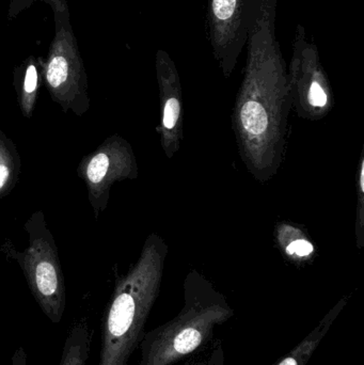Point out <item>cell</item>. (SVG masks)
I'll return each instance as SVG.
<instances>
[{
	"label": "cell",
	"mask_w": 364,
	"mask_h": 365,
	"mask_svg": "<svg viewBox=\"0 0 364 365\" xmlns=\"http://www.w3.org/2000/svg\"><path fill=\"white\" fill-rule=\"evenodd\" d=\"M278 0H245L247 60L237 101V123L251 155L279 147L281 115L291 101L288 72L276 34Z\"/></svg>",
	"instance_id": "1"
},
{
	"label": "cell",
	"mask_w": 364,
	"mask_h": 365,
	"mask_svg": "<svg viewBox=\"0 0 364 365\" xmlns=\"http://www.w3.org/2000/svg\"><path fill=\"white\" fill-rule=\"evenodd\" d=\"M162 251L155 242H147L138 263L118 281L103 317L98 365H128L140 346L160 294L164 266Z\"/></svg>",
	"instance_id": "2"
},
{
	"label": "cell",
	"mask_w": 364,
	"mask_h": 365,
	"mask_svg": "<svg viewBox=\"0 0 364 365\" xmlns=\"http://www.w3.org/2000/svg\"><path fill=\"white\" fill-rule=\"evenodd\" d=\"M234 317L222 294L200 277L185 283V302L177 317L151 331L140 343L138 365H180L213 345L214 332Z\"/></svg>",
	"instance_id": "3"
},
{
	"label": "cell",
	"mask_w": 364,
	"mask_h": 365,
	"mask_svg": "<svg viewBox=\"0 0 364 365\" xmlns=\"http://www.w3.org/2000/svg\"><path fill=\"white\" fill-rule=\"evenodd\" d=\"M55 34L44 61L43 79L51 94L64 110L83 115L89 109L88 77L71 24L70 9L53 12Z\"/></svg>",
	"instance_id": "4"
},
{
	"label": "cell",
	"mask_w": 364,
	"mask_h": 365,
	"mask_svg": "<svg viewBox=\"0 0 364 365\" xmlns=\"http://www.w3.org/2000/svg\"><path fill=\"white\" fill-rule=\"evenodd\" d=\"M28 229L30 245L19 262L41 310L51 323L59 324L66 310V287L57 249L45 223L38 227L36 215Z\"/></svg>",
	"instance_id": "5"
},
{
	"label": "cell",
	"mask_w": 364,
	"mask_h": 365,
	"mask_svg": "<svg viewBox=\"0 0 364 365\" xmlns=\"http://www.w3.org/2000/svg\"><path fill=\"white\" fill-rule=\"evenodd\" d=\"M207 19L214 57L229 77L247 43L245 0H209Z\"/></svg>",
	"instance_id": "6"
},
{
	"label": "cell",
	"mask_w": 364,
	"mask_h": 365,
	"mask_svg": "<svg viewBox=\"0 0 364 365\" xmlns=\"http://www.w3.org/2000/svg\"><path fill=\"white\" fill-rule=\"evenodd\" d=\"M134 156L123 139L110 138L80 165L94 210H103L111 185L134 173Z\"/></svg>",
	"instance_id": "7"
},
{
	"label": "cell",
	"mask_w": 364,
	"mask_h": 365,
	"mask_svg": "<svg viewBox=\"0 0 364 365\" xmlns=\"http://www.w3.org/2000/svg\"><path fill=\"white\" fill-rule=\"evenodd\" d=\"M156 74L162 94V128L167 134L175 132L181 117V83L179 73L170 55L158 49L155 58Z\"/></svg>",
	"instance_id": "8"
},
{
	"label": "cell",
	"mask_w": 364,
	"mask_h": 365,
	"mask_svg": "<svg viewBox=\"0 0 364 365\" xmlns=\"http://www.w3.org/2000/svg\"><path fill=\"white\" fill-rule=\"evenodd\" d=\"M346 299H342L339 304H336L320 322L318 325L305 336L301 343L296 345L290 353L278 360L274 365H307L310 358L322 343L323 339L327 332L331 330V326L335 323L336 319L339 317L343 307L345 306Z\"/></svg>",
	"instance_id": "9"
},
{
	"label": "cell",
	"mask_w": 364,
	"mask_h": 365,
	"mask_svg": "<svg viewBox=\"0 0 364 365\" xmlns=\"http://www.w3.org/2000/svg\"><path fill=\"white\" fill-rule=\"evenodd\" d=\"M43 70L44 60L36 56H29L15 68V87L25 117H30L33 110L41 79L43 78Z\"/></svg>",
	"instance_id": "10"
},
{
	"label": "cell",
	"mask_w": 364,
	"mask_h": 365,
	"mask_svg": "<svg viewBox=\"0 0 364 365\" xmlns=\"http://www.w3.org/2000/svg\"><path fill=\"white\" fill-rule=\"evenodd\" d=\"M91 334L83 322L75 324L62 349L59 365H85L89 359Z\"/></svg>",
	"instance_id": "11"
},
{
	"label": "cell",
	"mask_w": 364,
	"mask_h": 365,
	"mask_svg": "<svg viewBox=\"0 0 364 365\" xmlns=\"http://www.w3.org/2000/svg\"><path fill=\"white\" fill-rule=\"evenodd\" d=\"M224 362V349L220 341L214 343L209 349L190 358L180 365H218Z\"/></svg>",
	"instance_id": "12"
},
{
	"label": "cell",
	"mask_w": 364,
	"mask_h": 365,
	"mask_svg": "<svg viewBox=\"0 0 364 365\" xmlns=\"http://www.w3.org/2000/svg\"><path fill=\"white\" fill-rule=\"evenodd\" d=\"M12 165L10 163V154L6 145L0 141V192L8 186L12 179Z\"/></svg>",
	"instance_id": "13"
},
{
	"label": "cell",
	"mask_w": 364,
	"mask_h": 365,
	"mask_svg": "<svg viewBox=\"0 0 364 365\" xmlns=\"http://www.w3.org/2000/svg\"><path fill=\"white\" fill-rule=\"evenodd\" d=\"M313 246L305 240H294L286 248L288 255H296L301 257H308L313 252Z\"/></svg>",
	"instance_id": "14"
},
{
	"label": "cell",
	"mask_w": 364,
	"mask_h": 365,
	"mask_svg": "<svg viewBox=\"0 0 364 365\" xmlns=\"http://www.w3.org/2000/svg\"><path fill=\"white\" fill-rule=\"evenodd\" d=\"M11 365H27V355L23 347H19L12 357Z\"/></svg>",
	"instance_id": "15"
},
{
	"label": "cell",
	"mask_w": 364,
	"mask_h": 365,
	"mask_svg": "<svg viewBox=\"0 0 364 365\" xmlns=\"http://www.w3.org/2000/svg\"><path fill=\"white\" fill-rule=\"evenodd\" d=\"M44 1L53 9V12H62V11L68 10L66 0H44Z\"/></svg>",
	"instance_id": "16"
},
{
	"label": "cell",
	"mask_w": 364,
	"mask_h": 365,
	"mask_svg": "<svg viewBox=\"0 0 364 365\" xmlns=\"http://www.w3.org/2000/svg\"><path fill=\"white\" fill-rule=\"evenodd\" d=\"M218 365H224V362H222V364H219Z\"/></svg>",
	"instance_id": "17"
}]
</instances>
